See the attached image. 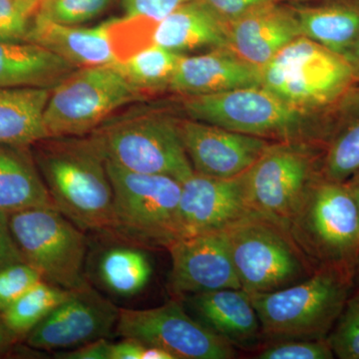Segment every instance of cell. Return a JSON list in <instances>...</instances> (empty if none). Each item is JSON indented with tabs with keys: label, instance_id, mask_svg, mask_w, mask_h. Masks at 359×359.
<instances>
[{
	"label": "cell",
	"instance_id": "cell-37",
	"mask_svg": "<svg viewBox=\"0 0 359 359\" xmlns=\"http://www.w3.org/2000/svg\"><path fill=\"white\" fill-rule=\"evenodd\" d=\"M22 262L25 259L9 228L8 214L0 211V269Z\"/></svg>",
	"mask_w": 359,
	"mask_h": 359
},
{
	"label": "cell",
	"instance_id": "cell-12",
	"mask_svg": "<svg viewBox=\"0 0 359 359\" xmlns=\"http://www.w3.org/2000/svg\"><path fill=\"white\" fill-rule=\"evenodd\" d=\"M320 175L313 156L306 151L271 145L244 175L250 207L287 230L309 188Z\"/></svg>",
	"mask_w": 359,
	"mask_h": 359
},
{
	"label": "cell",
	"instance_id": "cell-30",
	"mask_svg": "<svg viewBox=\"0 0 359 359\" xmlns=\"http://www.w3.org/2000/svg\"><path fill=\"white\" fill-rule=\"evenodd\" d=\"M114 0H39L35 15L59 25L78 26L95 20Z\"/></svg>",
	"mask_w": 359,
	"mask_h": 359
},
{
	"label": "cell",
	"instance_id": "cell-40",
	"mask_svg": "<svg viewBox=\"0 0 359 359\" xmlns=\"http://www.w3.org/2000/svg\"><path fill=\"white\" fill-rule=\"evenodd\" d=\"M14 339H16V337L9 332L0 318V353L6 351L13 344Z\"/></svg>",
	"mask_w": 359,
	"mask_h": 359
},
{
	"label": "cell",
	"instance_id": "cell-17",
	"mask_svg": "<svg viewBox=\"0 0 359 359\" xmlns=\"http://www.w3.org/2000/svg\"><path fill=\"white\" fill-rule=\"evenodd\" d=\"M170 86L191 96L262 86V69L223 48L179 61Z\"/></svg>",
	"mask_w": 359,
	"mask_h": 359
},
{
	"label": "cell",
	"instance_id": "cell-18",
	"mask_svg": "<svg viewBox=\"0 0 359 359\" xmlns=\"http://www.w3.org/2000/svg\"><path fill=\"white\" fill-rule=\"evenodd\" d=\"M301 34L295 16L266 4L233 20L228 29L233 52L259 69Z\"/></svg>",
	"mask_w": 359,
	"mask_h": 359
},
{
	"label": "cell",
	"instance_id": "cell-24",
	"mask_svg": "<svg viewBox=\"0 0 359 359\" xmlns=\"http://www.w3.org/2000/svg\"><path fill=\"white\" fill-rule=\"evenodd\" d=\"M52 89L0 87V144L32 147L48 138L43 115Z\"/></svg>",
	"mask_w": 359,
	"mask_h": 359
},
{
	"label": "cell",
	"instance_id": "cell-10",
	"mask_svg": "<svg viewBox=\"0 0 359 359\" xmlns=\"http://www.w3.org/2000/svg\"><path fill=\"white\" fill-rule=\"evenodd\" d=\"M184 106L191 119L238 133L287 141L311 135L304 128L299 109L263 86L192 96Z\"/></svg>",
	"mask_w": 359,
	"mask_h": 359
},
{
	"label": "cell",
	"instance_id": "cell-39",
	"mask_svg": "<svg viewBox=\"0 0 359 359\" xmlns=\"http://www.w3.org/2000/svg\"><path fill=\"white\" fill-rule=\"evenodd\" d=\"M146 347L139 340L124 337L117 344H111L109 359H143Z\"/></svg>",
	"mask_w": 359,
	"mask_h": 359
},
{
	"label": "cell",
	"instance_id": "cell-44",
	"mask_svg": "<svg viewBox=\"0 0 359 359\" xmlns=\"http://www.w3.org/2000/svg\"><path fill=\"white\" fill-rule=\"evenodd\" d=\"M359 289V259L356 266L355 273L353 278V290Z\"/></svg>",
	"mask_w": 359,
	"mask_h": 359
},
{
	"label": "cell",
	"instance_id": "cell-41",
	"mask_svg": "<svg viewBox=\"0 0 359 359\" xmlns=\"http://www.w3.org/2000/svg\"><path fill=\"white\" fill-rule=\"evenodd\" d=\"M143 359H175L174 356L159 347L147 346Z\"/></svg>",
	"mask_w": 359,
	"mask_h": 359
},
{
	"label": "cell",
	"instance_id": "cell-42",
	"mask_svg": "<svg viewBox=\"0 0 359 359\" xmlns=\"http://www.w3.org/2000/svg\"><path fill=\"white\" fill-rule=\"evenodd\" d=\"M346 58L353 67L354 76L356 79H359V40L358 43L354 45L353 48L347 54Z\"/></svg>",
	"mask_w": 359,
	"mask_h": 359
},
{
	"label": "cell",
	"instance_id": "cell-21",
	"mask_svg": "<svg viewBox=\"0 0 359 359\" xmlns=\"http://www.w3.org/2000/svg\"><path fill=\"white\" fill-rule=\"evenodd\" d=\"M149 44L179 54L205 48H224L229 45L228 29L203 2L193 0L153 23Z\"/></svg>",
	"mask_w": 359,
	"mask_h": 359
},
{
	"label": "cell",
	"instance_id": "cell-32",
	"mask_svg": "<svg viewBox=\"0 0 359 359\" xmlns=\"http://www.w3.org/2000/svg\"><path fill=\"white\" fill-rule=\"evenodd\" d=\"M39 0H0V41L27 42Z\"/></svg>",
	"mask_w": 359,
	"mask_h": 359
},
{
	"label": "cell",
	"instance_id": "cell-4",
	"mask_svg": "<svg viewBox=\"0 0 359 359\" xmlns=\"http://www.w3.org/2000/svg\"><path fill=\"white\" fill-rule=\"evenodd\" d=\"M106 167L113 189L109 233L138 247L167 250L184 238L179 181L129 171L109 161Z\"/></svg>",
	"mask_w": 359,
	"mask_h": 359
},
{
	"label": "cell",
	"instance_id": "cell-13",
	"mask_svg": "<svg viewBox=\"0 0 359 359\" xmlns=\"http://www.w3.org/2000/svg\"><path fill=\"white\" fill-rule=\"evenodd\" d=\"M168 250L172 259L169 287L175 297L242 289L226 231L179 238Z\"/></svg>",
	"mask_w": 359,
	"mask_h": 359
},
{
	"label": "cell",
	"instance_id": "cell-23",
	"mask_svg": "<svg viewBox=\"0 0 359 359\" xmlns=\"http://www.w3.org/2000/svg\"><path fill=\"white\" fill-rule=\"evenodd\" d=\"M30 146L0 144V211L55 208Z\"/></svg>",
	"mask_w": 359,
	"mask_h": 359
},
{
	"label": "cell",
	"instance_id": "cell-1",
	"mask_svg": "<svg viewBox=\"0 0 359 359\" xmlns=\"http://www.w3.org/2000/svg\"><path fill=\"white\" fill-rule=\"evenodd\" d=\"M32 154L56 209L82 231L109 233L113 189L91 136L49 137Z\"/></svg>",
	"mask_w": 359,
	"mask_h": 359
},
{
	"label": "cell",
	"instance_id": "cell-27",
	"mask_svg": "<svg viewBox=\"0 0 359 359\" xmlns=\"http://www.w3.org/2000/svg\"><path fill=\"white\" fill-rule=\"evenodd\" d=\"M71 292L72 290L41 280L2 311L0 318L16 339L26 337L59 304L66 301Z\"/></svg>",
	"mask_w": 359,
	"mask_h": 359
},
{
	"label": "cell",
	"instance_id": "cell-26",
	"mask_svg": "<svg viewBox=\"0 0 359 359\" xmlns=\"http://www.w3.org/2000/svg\"><path fill=\"white\" fill-rule=\"evenodd\" d=\"M138 245H115L104 250L97 262V276L106 290L118 297L140 294L153 273L150 259Z\"/></svg>",
	"mask_w": 359,
	"mask_h": 359
},
{
	"label": "cell",
	"instance_id": "cell-20",
	"mask_svg": "<svg viewBox=\"0 0 359 359\" xmlns=\"http://www.w3.org/2000/svg\"><path fill=\"white\" fill-rule=\"evenodd\" d=\"M27 42L44 47L77 68L114 65L109 23L98 27L59 25L35 15Z\"/></svg>",
	"mask_w": 359,
	"mask_h": 359
},
{
	"label": "cell",
	"instance_id": "cell-19",
	"mask_svg": "<svg viewBox=\"0 0 359 359\" xmlns=\"http://www.w3.org/2000/svg\"><path fill=\"white\" fill-rule=\"evenodd\" d=\"M187 297L197 320L233 347L249 348L263 339L259 318L244 290L224 289Z\"/></svg>",
	"mask_w": 359,
	"mask_h": 359
},
{
	"label": "cell",
	"instance_id": "cell-22",
	"mask_svg": "<svg viewBox=\"0 0 359 359\" xmlns=\"http://www.w3.org/2000/svg\"><path fill=\"white\" fill-rule=\"evenodd\" d=\"M77 69L40 45L0 41V87L54 88Z\"/></svg>",
	"mask_w": 359,
	"mask_h": 359
},
{
	"label": "cell",
	"instance_id": "cell-16",
	"mask_svg": "<svg viewBox=\"0 0 359 359\" xmlns=\"http://www.w3.org/2000/svg\"><path fill=\"white\" fill-rule=\"evenodd\" d=\"M178 123L180 136L194 171L230 179L249 171L271 146L266 139L196 120Z\"/></svg>",
	"mask_w": 359,
	"mask_h": 359
},
{
	"label": "cell",
	"instance_id": "cell-34",
	"mask_svg": "<svg viewBox=\"0 0 359 359\" xmlns=\"http://www.w3.org/2000/svg\"><path fill=\"white\" fill-rule=\"evenodd\" d=\"M41 280L39 271L25 262L0 269V313Z\"/></svg>",
	"mask_w": 359,
	"mask_h": 359
},
{
	"label": "cell",
	"instance_id": "cell-11",
	"mask_svg": "<svg viewBox=\"0 0 359 359\" xmlns=\"http://www.w3.org/2000/svg\"><path fill=\"white\" fill-rule=\"evenodd\" d=\"M116 332L146 346L159 347L175 359H231L235 347L191 318L177 301L147 309H120Z\"/></svg>",
	"mask_w": 359,
	"mask_h": 359
},
{
	"label": "cell",
	"instance_id": "cell-25",
	"mask_svg": "<svg viewBox=\"0 0 359 359\" xmlns=\"http://www.w3.org/2000/svg\"><path fill=\"white\" fill-rule=\"evenodd\" d=\"M302 34L346 56L359 40V0H340L297 14Z\"/></svg>",
	"mask_w": 359,
	"mask_h": 359
},
{
	"label": "cell",
	"instance_id": "cell-38",
	"mask_svg": "<svg viewBox=\"0 0 359 359\" xmlns=\"http://www.w3.org/2000/svg\"><path fill=\"white\" fill-rule=\"evenodd\" d=\"M111 344L106 339L94 340L83 346L75 347L66 353L56 354L61 359H109Z\"/></svg>",
	"mask_w": 359,
	"mask_h": 359
},
{
	"label": "cell",
	"instance_id": "cell-29",
	"mask_svg": "<svg viewBox=\"0 0 359 359\" xmlns=\"http://www.w3.org/2000/svg\"><path fill=\"white\" fill-rule=\"evenodd\" d=\"M183 56L151 44L113 65L132 86L142 92L170 85Z\"/></svg>",
	"mask_w": 359,
	"mask_h": 359
},
{
	"label": "cell",
	"instance_id": "cell-33",
	"mask_svg": "<svg viewBox=\"0 0 359 359\" xmlns=\"http://www.w3.org/2000/svg\"><path fill=\"white\" fill-rule=\"evenodd\" d=\"M259 359H332L334 351L327 339H285L269 342L257 353Z\"/></svg>",
	"mask_w": 359,
	"mask_h": 359
},
{
	"label": "cell",
	"instance_id": "cell-8",
	"mask_svg": "<svg viewBox=\"0 0 359 359\" xmlns=\"http://www.w3.org/2000/svg\"><path fill=\"white\" fill-rule=\"evenodd\" d=\"M141 96L113 65L79 68L52 89L43 115L48 138L84 136Z\"/></svg>",
	"mask_w": 359,
	"mask_h": 359
},
{
	"label": "cell",
	"instance_id": "cell-9",
	"mask_svg": "<svg viewBox=\"0 0 359 359\" xmlns=\"http://www.w3.org/2000/svg\"><path fill=\"white\" fill-rule=\"evenodd\" d=\"M106 161L142 174L164 175L180 183L195 173L178 123L160 116H142L94 130Z\"/></svg>",
	"mask_w": 359,
	"mask_h": 359
},
{
	"label": "cell",
	"instance_id": "cell-36",
	"mask_svg": "<svg viewBox=\"0 0 359 359\" xmlns=\"http://www.w3.org/2000/svg\"><path fill=\"white\" fill-rule=\"evenodd\" d=\"M219 20H235L252 9L266 4L269 0H200Z\"/></svg>",
	"mask_w": 359,
	"mask_h": 359
},
{
	"label": "cell",
	"instance_id": "cell-43",
	"mask_svg": "<svg viewBox=\"0 0 359 359\" xmlns=\"http://www.w3.org/2000/svg\"><path fill=\"white\" fill-rule=\"evenodd\" d=\"M347 185L351 188L354 199H355L356 205H358L359 212V172L354 175L351 179L347 180Z\"/></svg>",
	"mask_w": 359,
	"mask_h": 359
},
{
	"label": "cell",
	"instance_id": "cell-2",
	"mask_svg": "<svg viewBox=\"0 0 359 359\" xmlns=\"http://www.w3.org/2000/svg\"><path fill=\"white\" fill-rule=\"evenodd\" d=\"M287 230L313 271L337 269L354 276L359 259V212L346 182L320 175Z\"/></svg>",
	"mask_w": 359,
	"mask_h": 359
},
{
	"label": "cell",
	"instance_id": "cell-35",
	"mask_svg": "<svg viewBox=\"0 0 359 359\" xmlns=\"http://www.w3.org/2000/svg\"><path fill=\"white\" fill-rule=\"evenodd\" d=\"M193 0H122L123 8L128 18L160 21L178 7Z\"/></svg>",
	"mask_w": 359,
	"mask_h": 359
},
{
	"label": "cell",
	"instance_id": "cell-7",
	"mask_svg": "<svg viewBox=\"0 0 359 359\" xmlns=\"http://www.w3.org/2000/svg\"><path fill=\"white\" fill-rule=\"evenodd\" d=\"M226 233L241 287L248 294L276 292L316 271L289 231L257 212Z\"/></svg>",
	"mask_w": 359,
	"mask_h": 359
},
{
	"label": "cell",
	"instance_id": "cell-31",
	"mask_svg": "<svg viewBox=\"0 0 359 359\" xmlns=\"http://www.w3.org/2000/svg\"><path fill=\"white\" fill-rule=\"evenodd\" d=\"M327 340L334 358L359 359V289L349 295Z\"/></svg>",
	"mask_w": 359,
	"mask_h": 359
},
{
	"label": "cell",
	"instance_id": "cell-28",
	"mask_svg": "<svg viewBox=\"0 0 359 359\" xmlns=\"http://www.w3.org/2000/svg\"><path fill=\"white\" fill-rule=\"evenodd\" d=\"M359 98V97H358ZM332 128L321 164V176L346 182L359 172V101Z\"/></svg>",
	"mask_w": 359,
	"mask_h": 359
},
{
	"label": "cell",
	"instance_id": "cell-14",
	"mask_svg": "<svg viewBox=\"0 0 359 359\" xmlns=\"http://www.w3.org/2000/svg\"><path fill=\"white\" fill-rule=\"evenodd\" d=\"M119 311L88 283L72 290L69 297L26 337V341L33 348L55 351L107 339L116 328Z\"/></svg>",
	"mask_w": 359,
	"mask_h": 359
},
{
	"label": "cell",
	"instance_id": "cell-3",
	"mask_svg": "<svg viewBox=\"0 0 359 359\" xmlns=\"http://www.w3.org/2000/svg\"><path fill=\"white\" fill-rule=\"evenodd\" d=\"M353 278L341 269H321L282 290L249 294L263 339H327L353 292Z\"/></svg>",
	"mask_w": 359,
	"mask_h": 359
},
{
	"label": "cell",
	"instance_id": "cell-6",
	"mask_svg": "<svg viewBox=\"0 0 359 359\" xmlns=\"http://www.w3.org/2000/svg\"><path fill=\"white\" fill-rule=\"evenodd\" d=\"M8 222L23 259L44 282L68 290L88 285L86 236L57 209L30 208L9 214Z\"/></svg>",
	"mask_w": 359,
	"mask_h": 359
},
{
	"label": "cell",
	"instance_id": "cell-15",
	"mask_svg": "<svg viewBox=\"0 0 359 359\" xmlns=\"http://www.w3.org/2000/svg\"><path fill=\"white\" fill-rule=\"evenodd\" d=\"M244 175L219 179L195 172L182 182L180 216L184 237L226 231L257 214L248 200Z\"/></svg>",
	"mask_w": 359,
	"mask_h": 359
},
{
	"label": "cell",
	"instance_id": "cell-5",
	"mask_svg": "<svg viewBox=\"0 0 359 359\" xmlns=\"http://www.w3.org/2000/svg\"><path fill=\"white\" fill-rule=\"evenodd\" d=\"M356 78L344 56L304 36L262 68V86L292 107H325L349 93Z\"/></svg>",
	"mask_w": 359,
	"mask_h": 359
}]
</instances>
